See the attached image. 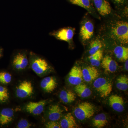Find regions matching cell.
Here are the masks:
<instances>
[{"label": "cell", "mask_w": 128, "mask_h": 128, "mask_svg": "<svg viewBox=\"0 0 128 128\" xmlns=\"http://www.w3.org/2000/svg\"><path fill=\"white\" fill-rule=\"evenodd\" d=\"M112 38L122 44L128 43V24L124 21H118L112 25L111 29Z\"/></svg>", "instance_id": "1"}, {"label": "cell", "mask_w": 128, "mask_h": 128, "mask_svg": "<svg viewBox=\"0 0 128 128\" xmlns=\"http://www.w3.org/2000/svg\"><path fill=\"white\" fill-rule=\"evenodd\" d=\"M95 112L94 105L90 103L84 102L80 104L74 110L76 118L80 120H85L93 116Z\"/></svg>", "instance_id": "2"}, {"label": "cell", "mask_w": 128, "mask_h": 128, "mask_svg": "<svg viewBox=\"0 0 128 128\" xmlns=\"http://www.w3.org/2000/svg\"><path fill=\"white\" fill-rule=\"evenodd\" d=\"M32 56L31 67L34 73L38 75H41L49 70L50 66L46 60L34 54Z\"/></svg>", "instance_id": "3"}, {"label": "cell", "mask_w": 128, "mask_h": 128, "mask_svg": "<svg viewBox=\"0 0 128 128\" xmlns=\"http://www.w3.org/2000/svg\"><path fill=\"white\" fill-rule=\"evenodd\" d=\"M94 88L102 98L107 96L111 94L112 89V83L104 78H99L95 80Z\"/></svg>", "instance_id": "4"}, {"label": "cell", "mask_w": 128, "mask_h": 128, "mask_svg": "<svg viewBox=\"0 0 128 128\" xmlns=\"http://www.w3.org/2000/svg\"><path fill=\"white\" fill-rule=\"evenodd\" d=\"M33 92L34 87L32 82L24 81L17 88L16 94L19 98H23L30 96Z\"/></svg>", "instance_id": "5"}, {"label": "cell", "mask_w": 128, "mask_h": 128, "mask_svg": "<svg viewBox=\"0 0 128 128\" xmlns=\"http://www.w3.org/2000/svg\"><path fill=\"white\" fill-rule=\"evenodd\" d=\"M52 35L58 40L70 42L74 36V31L70 28H64L54 32Z\"/></svg>", "instance_id": "6"}, {"label": "cell", "mask_w": 128, "mask_h": 128, "mask_svg": "<svg viewBox=\"0 0 128 128\" xmlns=\"http://www.w3.org/2000/svg\"><path fill=\"white\" fill-rule=\"evenodd\" d=\"M83 80L82 70L80 66H74L70 72L68 78L69 83L74 86L81 84Z\"/></svg>", "instance_id": "7"}, {"label": "cell", "mask_w": 128, "mask_h": 128, "mask_svg": "<svg viewBox=\"0 0 128 128\" xmlns=\"http://www.w3.org/2000/svg\"><path fill=\"white\" fill-rule=\"evenodd\" d=\"M46 104V100L41 101L38 102H30L25 106V110L28 112L34 115H40L44 112Z\"/></svg>", "instance_id": "8"}, {"label": "cell", "mask_w": 128, "mask_h": 128, "mask_svg": "<svg viewBox=\"0 0 128 128\" xmlns=\"http://www.w3.org/2000/svg\"><path fill=\"white\" fill-rule=\"evenodd\" d=\"M14 68L18 70H24L28 64V60L25 54L18 53L14 57L12 62Z\"/></svg>", "instance_id": "9"}, {"label": "cell", "mask_w": 128, "mask_h": 128, "mask_svg": "<svg viewBox=\"0 0 128 128\" xmlns=\"http://www.w3.org/2000/svg\"><path fill=\"white\" fill-rule=\"evenodd\" d=\"M94 33V25L90 21L85 22L80 30V36L83 41H88L93 36Z\"/></svg>", "instance_id": "10"}, {"label": "cell", "mask_w": 128, "mask_h": 128, "mask_svg": "<svg viewBox=\"0 0 128 128\" xmlns=\"http://www.w3.org/2000/svg\"><path fill=\"white\" fill-rule=\"evenodd\" d=\"M109 105L116 112H121L124 109L123 98L118 95H112L108 98Z\"/></svg>", "instance_id": "11"}, {"label": "cell", "mask_w": 128, "mask_h": 128, "mask_svg": "<svg viewBox=\"0 0 128 128\" xmlns=\"http://www.w3.org/2000/svg\"><path fill=\"white\" fill-rule=\"evenodd\" d=\"M94 4L101 16L109 15L112 12V8L109 2L106 0H94Z\"/></svg>", "instance_id": "12"}, {"label": "cell", "mask_w": 128, "mask_h": 128, "mask_svg": "<svg viewBox=\"0 0 128 128\" xmlns=\"http://www.w3.org/2000/svg\"><path fill=\"white\" fill-rule=\"evenodd\" d=\"M83 79L86 82H90L97 79L99 72L94 66H88L82 70Z\"/></svg>", "instance_id": "13"}, {"label": "cell", "mask_w": 128, "mask_h": 128, "mask_svg": "<svg viewBox=\"0 0 128 128\" xmlns=\"http://www.w3.org/2000/svg\"><path fill=\"white\" fill-rule=\"evenodd\" d=\"M56 79L52 76H48L44 78L41 83L42 89L46 92L50 93L55 90L57 87Z\"/></svg>", "instance_id": "14"}, {"label": "cell", "mask_w": 128, "mask_h": 128, "mask_svg": "<svg viewBox=\"0 0 128 128\" xmlns=\"http://www.w3.org/2000/svg\"><path fill=\"white\" fill-rule=\"evenodd\" d=\"M102 65L105 71L109 73H114L118 69L117 62L109 56L106 55L104 57L102 60Z\"/></svg>", "instance_id": "15"}, {"label": "cell", "mask_w": 128, "mask_h": 128, "mask_svg": "<svg viewBox=\"0 0 128 128\" xmlns=\"http://www.w3.org/2000/svg\"><path fill=\"white\" fill-rule=\"evenodd\" d=\"M14 116V112L10 108H5L0 113V124L5 125L11 122Z\"/></svg>", "instance_id": "16"}, {"label": "cell", "mask_w": 128, "mask_h": 128, "mask_svg": "<svg viewBox=\"0 0 128 128\" xmlns=\"http://www.w3.org/2000/svg\"><path fill=\"white\" fill-rule=\"evenodd\" d=\"M63 110L58 105H52L49 108L48 118L51 121H58L62 116Z\"/></svg>", "instance_id": "17"}, {"label": "cell", "mask_w": 128, "mask_h": 128, "mask_svg": "<svg viewBox=\"0 0 128 128\" xmlns=\"http://www.w3.org/2000/svg\"><path fill=\"white\" fill-rule=\"evenodd\" d=\"M60 126L62 128H74L78 127L76 120L71 113L66 115L60 121Z\"/></svg>", "instance_id": "18"}, {"label": "cell", "mask_w": 128, "mask_h": 128, "mask_svg": "<svg viewBox=\"0 0 128 128\" xmlns=\"http://www.w3.org/2000/svg\"><path fill=\"white\" fill-rule=\"evenodd\" d=\"M74 90L78 96L82 98L89 97L92 93L90 89L84 84H80L76 86Z\"/></svg>", "instance_id": "19"}, {"label": "cell", "mask_w": 128, "mask_h": 128, "mask_svg": "<svg viewBox=\"0 0 128 128\" xmlns=\"http://www.w3.org/2000/svg\"><path fill=\"white\" fill-rule=\"evenodd\" d=\"M114 53L117 58L124 62L128 59V48L122 46H118L114 49Z\"/></svg>", "instance_id": "20"}, {"label": "cell", "mask_w": 128, "mask_h": 128, "mask_svg": "<svg viewBox=\"0 0 128 128\" xmlns=\"http://www.w3.org/2000/svg\"><path fill=\"white\" fill-rule=\"evenodd\" d=\"M60 100L64 103L70 104L75 100V94L70 90H63L60 92Z\"/></svg>", "instance_id": "21"}, {"label": "cell", "mask_w": 128, "mask_h": 128, "mask_svg": "<svg viewBox=\"0 0 128 128\" xmlns=\"http://www.w3.org/2000/svg\"><path fill=\"white\" fill-rule=\"evenodd\" d=\"M106 116L104 114L97 115L93 120V126L98 128H104L108 124Z\"/></svg>", "instance_id": "22"}, {"label": "cell", "mask_w": 128, "mask_h": 128, "mask_svg": "<svg viewBox=\"0 0 128 128\" xmlns=\"http://www.w3.org/2000/svg\"><path fill=\"white\" fill-rule=\"evenodd\" d=\"M102 57L103 52L101 50H100L94 54L90 56L89 58L92 66L98 67L100 65Z\"/></svg>", "instance_id": "23"}, {"label": "cell", "mask_w": 128, "mask_h": 128, "mask_svg": "<svg viewBox=\"0 0 128 128\" xmlns=\"http://www.w3.org/2000/svg\"><path fill=\"white\" fill-rule=\"evenodd\" d=\"M117 88L120 90L125 91L128 89V78L126 76H123L118 78L117 80Z\"/></svg>", "instance_id": "24"}, {"label": "cell", "mask_w": 128, "mask_h": 128, "mask_svg": "<svg viewBox=\"0 0 128 128\" xmlns=\"http://www.w3.org/2000/svg\"><path fill=\"white\" fill-rule=\"evenodd\" d=\"M102 47V44L100 40L96 39L92 41L90 44L89 53L90 55H92L101 50Z\"/></svg>", "instance_id": "25"}, {"label": "cell", "mask_w": 128, "mask_h": 128, "mask_svg": "<svg viewBox=\"0 0 128 128\" xmlns=\"http://www.w3.org/2000/svg\"><path fill=\"white\" fill-rule=\"evenodd\" d=\"M72 4L83 8L86 10L91 8L90 0H68Z\"/></svg>", "instance_id": "26"}, {"label": "cell", "mask_w": 128, "mask_h": 128, "mask_svg": "<svg viewBox=\"0 0 128 128\" xmlns=\"http://www.w3.org/2000/svg\"><path fill=\"white\" fill-rule=\"evenodd\" d=\"M9 98V93L7 88L0 86V102H6Z\"/></svg>", "instance_id": "27"}, {"label": "cell", "mask_w": 128, "mask_h": 128, "mask_svg": "<svg viewBox=\"0 0 128 128\" xmlns=\"http://www.w3.org/2000/svg\"><path fill=\"white\" fill-rule=\"evenodd\" d=\"M12 75L7 72H0V83L7 84L11 82Z\"/></svg>", "instance_id": "28"}, {"label": "cell", "mask_w": 128, "mask_h": 128, "mask_svg": "<svg viewBox=\"0 0 128 128\" xmlns=\"http://www.w3.org/2000/svg\"><path fill=\"white\" fill-rule=\"evenodd\" d=\"M32 126L31 124L26 120L22 119L19 121L17 125L18 128H29Z\"/></svg>", "instance_id": "29"}, {"label": "cell", "mask_w": 128, "mask_h": 128, "mask_svg": "<svg viewBox=\"0 0 128 128\" xmlns=\"http://www.w3.org/2000/svg\"><path fill=\"white\" fill-rule=\"evenodd\" d=\"M46 128H60V124L56 121H51L46 124Z\"/></svg>", "instance_id": "30"}, {"label": "cell", "mask_w": 128, "mask_h": 128, "mask_svg": "<svg viewBox=\"0 0 128 128\" xmlns=\"http://www.w3.org/2000/svg\"><path fill=\"white\" fill-rule=\"evenodd\" d=\"M113 0L118 4H123L125 0Z\"/></svg>", "instance_id": "31"}, {"label": "cell", "mask_w": 128, "mask_h": 128, "mask_svg": "<svg viewBox=\"0 0 128 128\" xmlns=\"http://www.w3.org/2000/svg\"><path fill=\"white\" fill-rule=\"evenodd\" d=\"M128 60L125 61V68L126 70L128 71Z\"/></svg>", "instance_id": "32"}, {"label": "cell", "mask_w": 128, "mask_h": 128, "mask_svg": "<svg viewBox=\"0 0 128 128\" xmlns=\"http://www.w3.org/2000/svg\"><path fill=\"white\" fill-rule=\"evenodd\" d=\"M1 54V51L0 50V57Z\"/></svg>", "instance_id": "33"}, {"label": "cell", "mask_w": 128, "mask_h": 128, "mask_svg": "<svg viewBox=\"0 0 128 128\" xmlns=\"http://www.w3.org/2000/svg\"></svg>", "instance_id": "34"}]
</instances>
